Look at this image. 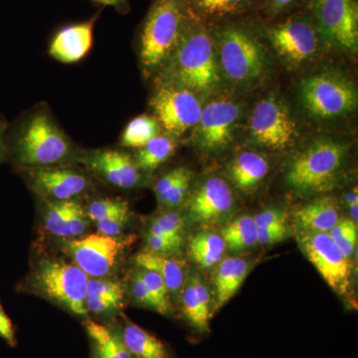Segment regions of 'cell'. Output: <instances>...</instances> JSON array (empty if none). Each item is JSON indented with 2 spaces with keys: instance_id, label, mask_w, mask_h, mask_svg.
Listing matches in <instances>:
<instances>
[{
  "instance_id": "obj_3",
  "label": "cell",
  "mask_w": 358,
  "mask_h": 358,
  "mask_svg": "<svg viewBox=\"0 0 358 358\" xmlns=\"http://www.w3.org/2000/svg\"><path fill=\"white\" fill-rule=\"evenodd\" d=\"M89 277L70 260L43 257L35 261L20 289L35 294L77 317L86 310Z\"/></svg>"
},
{
  "instance_id": "obj_6",
  "label": "cell",
  "mask_w": 358,
  "mask_h": 358,
  "mask_svg": "<svg viewBox=\"0 0 358 358\" xmlns=\"http://www.w3.org/2000/svg\"><path fill=\"white\" fill-rule=\"evenodd\" d=\"M213 40L219 70L233 84L252 86L265 76V49L248 30L239 26H226L218 30Z\"/></svg>"
},
{
  "instance_id": "obj_32",
  "label": "cell",
  "mask_w": 358,
  "mask_h": 358,
  "mask_svg": "<svg viewBox=\"0 0 358 358\" xmlns=\"http://www.w3.org/2000/svg\"><path fill=\"white\" fill-rule=\"evenodd\" d=\"M185 227V219L179 212L167 210L150 221L147 232L182 244Z\"/></svg>"
},
{
  "instance_id": "obj_34",
  "label": "cell",
  "mask_w": 358,
  "mask_h": 358,
  "mask_svg": "<svg viewBox=\"0 0 358 358\" xmlns=\"http://www.w3.org/2000/svg\"><path fill=\"white\" fill-rule=\"evenodd\" d=\"M85 210L91 223L94 224L120 214L129 213L131 212V207L126 200L106 197V199H98L90 202L85 207Z\"/></svg>"
},
{
  "instance_id": "obj_8",
  "label": "cell",
  "mask_w": 358,
  "mask_h": 358,
  "mask_svg": "<svg viewBox=\"0 0 358 358\" xmlns=\"http://www.w3.org/2000/svg\"><path fill=\"white\" fill-rule=\"evenodd\" d=\"M133 240V236H106L95 233L61 240V250L68 260L89 278L113 277Z\"/></svg>"
},
{
  "instance_id": "obj_10",
  "label": "cell",
  "mask_w": 358,
  "mask_h": 358,
  "mask_svg": "<svg viewBox=\"0 0 358 358\" xmlns=\"http://www.w3.org/2000/svg\"><path fill=\"white\" fill-rule=\"evenodd\" d=\"M150 103L160 127L176 138L196 128L203 109L197 94L173 85H157Z\"/></svg>"
},
{
  "instance_id": "obj_26",
  "label": "cell",
  "mask_w": 358,
  "mask_h": 358,
  "mask_svg": "<svg viewBox=\"0 0 358 358\" xmlns=\"http://www.w3.org/2000/svg\"><path fill=\"white\" fill-rule=\"evenodd\" d=\"M92 343V358H133L121 336L103 324L87 320L85 324Z\"/></svg>"
},
{
  "instance_id": "obj_39",
  "label": "cell",
  "mask_w": 358,
  "mask_h": 358,
  "mask_svg": "<svg viewBox=\"0 0 358 358\" xmlns=\"http://www.w3.org/2000/svg\"><path fill=\"white\" fill-rule=\"evenodd\" d=\"M131 216V212L120 214L114 217L98 221V222L94 223V225L96 226V229L100 234L106 235V236H120L129 225Z\"/></svg>"
},
{
  "instance_id": "obj_44",
  "label": "cell",
  "mask_w": 358,
  "mask_h": 358,
  "mask_svg": "<svg viewBox=\"0 0 358 358\" xmlns=\"http://www.w3.org/2000/svg\"><path fill=\"white\" fill-rule=\"evenodd\" d=\"M0 338H3L9 345L15 346L16 345L15 331H14L13 322L6 315L1 303H0Z\"/></svg>"
},
{
  "instance_id": "obj_35",
  "label": "cell",
  "mask_w": 358,
  "mask_h": 358,
  "mask_svg": "<svg viewBox=\"0 0 358 358\" xmlns=\"http://www.w3.org/2000/svg\"><path fill=\"white\" fill-rule=\"evenodd\" d=\"M334 243L348 258H352L357 250V225L350 218L339 219L329 232Z\"/></svg>"
},
{
  "instance_id": "obj_15",
  "label": "cell",
  "mask_w": 358,
  "mask_h": 358,
  "mask_svg": "<svg viewBox=\"0 0 358 358\" xmlns=\"http://www.w3.org/2000/svg\"><path fill=\"white\" fill-rule=\"evenodd\" d=\"M267 33L273 48L293 67L306 64L319 50V33L305 18H288L268 28Z\"/></svg>"
},
{
  "instance_id": "obj_22",
  "label": "cell",
  "mask_w": 358,
  "mask_h": 358,
  "mask_svg": "<svg viewBox=\"0 0 358 358\" xmlns=\"http://www.w3.org/2000/svg\"><path fill=\"white\" fill-rule=\"evenodd\" d=\"M136 267L154 271L164 280L171 298L180 296L186 279L185 268L183 263L169 255H160L152 252L143 251L134 257Z\"/></svg>"
},
{
  "instance_id": "obj_20",
  "label": "cell",
  "mask_w": 358,
  "mask_h": 358,
  "mask_svg": "<svg viewBox=\"0 0 358 358\" xmlns=\"http://www.w3.org/2000/svg\"><path fill=\"white\" fill-rule=\"evenodd\" d=\"M250 272V262L241 257L223 258L214 275L215 301L214 312H218L237 294Z\"/></svg>"
},
{
  "instance_id": "obj_28",
  "label": "cell",
  "mask_w": 358,
  "mask_h": 358,
  "mask_svg": "<svg viewBox=\"0 0 358 358\" xmlns=\"http://www.w3.org/2000/svg\"><path fill=\"white\" fill-rule=\"evenodd\" d=\"M226 248L234 253L247 251L258 244L257 227L253 216L240 215L233 219L221 232Z\"/></svg>"
},
{
  "instance_id": "obj_19",
  "label": "cell",
  "mask_w": 358,
  "mask_h": 358,
  "mask_svg": "<svg viewBox=\"0 0 358 358\" xmlns=\"http://www.w3.org/2000/svg\"><path fill=\"white\" fill-rule=\"evenodd\" d=\"M179 301L186 320L199 331H209L210 292L199 273L192 271L186 275Z\"/></svg>"
},
{
  "instance_id": "obj_18",
  "label": "cell",
  "mask_w": 358,
  "mask_h": 358,
  "mask_svg": "<svg viewBox=\"0 0 358 358\" xmlns=\"http://www.w3.org/2000/svg\"><path fill=\"white\" fill-rule=\"evenodd\" d=\"M101 13L102 9L88 20L59 28L49 43V55L63 64H75L83 60L93 46L94 28Z\"/></svg>"
},
{
  "instance_id": "obj_31",
  "label": "cell",
  "mask_w": 358,
  "mask_h": 358,
  "mask_svg": "<svg viewBox=\"0 0 358 358\" xmlns=\"http://www.w3.org/2000/svg\"><path fill=\"white\" fill-rule=\"evenodd\" d=\"M42 201L45 203L43 213L45 231L51 236L63 239L68 223L81 202L79 200H71V201L42 200Z\"/></svg>"
},
{
  "instance_id": "obj_23",
  "label": "cell",
  "mask_w": 358,
  "mask_h": 358,
  "mask_svg": "<svg viewBox=\"0 0 358 358\" xmlns=\"http://www.w3.org/2000/svg\"><path fill=\"white\" fill-rule=\"evenodd\" d=\"M294 219L303 232L329 233L341 217L336 202L331 197H320L294 212Z\"/></svg>"
},
{
  "instance_id": "obj_12",
  "label": "cell",
  "mask_w": 358,
  "mask_h": 358,
  "mask_svg": "<svg viewBox=\"0 0 358 358\" xmlns=\"http://www.w3.org/2000/svg\"><path fill=\"white\" fill-rule=\"evenodd\" d=\"M303 253L338 294H345L350 287L352 264L334 243L329 233L303 232L298 237Z\"/></svg>"
},
{
  "instance_id": "obj_43",
  "label": "cell",
  "mask_w": 358,
  "mask_h": 358,
  "mask_svg": "<svg viewBox=\"0 0 358 358\" xmlns=\"http://www.w3.org/2000/svg\"><path fill=\"white\" fill-rule=\"evenodd\" d=\"M288 227H257L258 243L261 245L279 243L284 241L288 236Z\"/></svg>"
},
{
  "instance_id": "obj_46",
  "label": "cell",
  "mask_w": 358,
  "mask_h": 358,
  "mask_svg": "<svg viewBox=\"0 0 358 358\" xmlns=\"http://www.w3.org/2000/svg\"><path fill=\"white\" fill-rule=\"evenodd\" d=\"M8 127L6 117L0 114V164H4L8 159L6 141Z\"/></svg>"
},
{
  "instance_id": "obj_40",
  "label": "cell",
  "mask_w": 358,
  "mask_h": 358,
  "mask_svg": "<svg viewBox=\"0 0 358 358\" xmlns=\"http://www.w3.org/2000/svg\"><path fill=\"white\" fill-rule=\"evenodd\" d=\"M145 240L148 248L145 251L160 254V255L171 256V254L176 253L182 246V244L169 239V238L148 232L145 233Z\"/></svg>"
},
{
  "instance_id": "obj_11",
  "label": "cell",
  "mask_w": 358,
  "mask_h": 358,
  "mask_svg": "<svg viewBox=\"0 0 358 358\" xmlns=\"http://www.w3.org/2000/svg\"><path fill=\"white\" fill-rule=\"evenodd\" d=\"M26 185L41 200H79L93 187L91 174L77 166L21 169Z\"/></svg>"
},
{
  "instance_id": "obj_47",
  "label": "cell",
  "mask_w": 358,
  "mask_h": 358,
  "mask_svg": "<svg viewBox=\"0 0 358 358\" xmlns=\"http://www.w3.org/2000/svg\"><path fill=\"white\" fill-rule=\"evenodd\" d=\"M89 1L103 6L114 7L120 13H127L129 11V0H89Z\"/></svg>"
},
{
  "instance_id": "obj_33",
  "label": "cell",
  "mask_w": 358,
  "mask_h": 358,
  "mask_svg": "<svg viewBox=\"0 0 358 358\" xmlns=\"http://www.w3.org/2000/svg\"><path fill=\"white\" fill-rule=\"evenodd\" d=\"M136 270L154 298L157 312L164 315H169L171 313V298L164 280L154 271L141 267H136Z\"/></svg>"
},
{
  "instance_id": "obj_7",
  "label": "cell",
  "mask_w": 358,
  "mask_h": 358,
  "mask_svg": "<svg viewBox=\"0 0 358 358\" xmlns=\"http://www.w3.org/2000/svg\"><path fill=\"white\" fill-rule=\"evenodd\" d=\"M303 107L313 117L336 119L350 114L357 105V92L348 77L327 71L305 78L300 87Z\"/></svg>"
},
{
  "instance_id": "obj_4",
  "label": "cell",
  "mask_w": 358,
  "mask_h": 358,
  "mask_svg": "<svg viewBox=\"0 0 358 358\" xmlns=\"http://www.w3.org/2000/svg\"><path fill=\"white\" fill-rule=\"evenodd\" d=\"M187 16L185 0H155L138 35V56L145 76L157 75L176 50Z\"/></svg>"
},
{
  "instance_id": "obj_30",
  "label": "cell",
  "mask_w": 358,
  "mask_h": 358,
  "mask_svg": "<svg viewBox=\"0 0 358 358\" xmlns=\"http://www.w3.org/2000/svg\"><path fill=\"white\" fill-rule=\"evenodd\" d=\"M162 131L155 115H141L134 117L122 133L120 145L122 148H141L159 136Z\"/></svg>"
},
{
  "instance_id": "obj_27",
  "label": "cell",
  "mask_w": 358,
  "mask_h": 358,
  "mask_svg": "<svg viewBox=\"0 0 358 358\" xmlns=\"http://www.w3.org/2000/svg\"><path fill=\"white\" fill-rule=\"evenodd\" d=\"M178 138L167 134H159L143 148H138L134 160L141 171H152L173 157Z\"/></svg>"
},
{
  "instance_id": "obj_21",
  "label": "cell",
  "mask_w": 358,
  "mask_h": 358,
  "mask_svg": "<svg viewBox=\"0 0 358 358\" xmlns=\"http://www.w3.org/2000/svg\"><path fill=\"white\" fill-rule=\"evenodd\" d=\"M270 164L267 157L256 152H242L228 166L233 185L243 192H252L267 178Z\"/></svg>"
},
{
  "instance_id": "obj_36",
  "label": "cell",
  "mask_w": 358,
  "mask_h": 358,
  "mask_svg": "<svg viewBox=\"0 0 358 358\" xmlns=\"http://www.w3.org/2000/svg\"><path fill=\"white\" fill-rule=\"evenodd\" d=\"M124 294L126 292L122 282L114 278H89L86 296H95L124 303Z\"/></svg>"
},
{
  "instance_id": "obj_16",
  "label": "cell",
  "mask_w": 358,
  "mask_h": 358,
  "mask_svg": "<svg viewBox=\"0 0 358 358\" xmlns=\"http://www.w3.org/2000/svg\"><path fill=\"white\" fill-rule=\"evenodd\" d=\"M79 164L112 187L131 190L143 182V171L128 152L115 148L84 150Z\"/></svg>"
},
{
  "instance_id": "obj_17",
  "label": "cell",
  "mask_w": 358,
  "mask_h": 358,
  "mask_svg": "<svg viewBox=\"0 0 358 358\" xmlns=\"http://www.w3.org/2000/svg\"><path fill=\"white\" fill-rule=\"evenodd\" d=\"M234 209V195L224 179H205L190 195L188 215L199 225H214L226 220Z\"/></svg>"
},
{
  "instance_id": "obj_37",
  "label": "cell",
  "mask_w": 358,
  "mask_h": 358,
  "mask_svg": "<svg viewBox=\"0 0 358 358\" xmlns=\"http://www.w3.org/2000/svg\"><path fill=\"white\" fill-rule=\"evenodd\" d=\"M192 173L188 169L182 178L179 179L176 185L173 186L162 201L159 202L160 208L164 210H173L178 208L183 202L185 201L188 192H189L190 185H192Z\"/></svg>"
},
{
  "instance_id": "obj_25",
  "label": "cell",
  "mask_w": 358,
  "mask_h": 358,
  "mask_svg": "<svg viewBox=\"0 0 358 358\" xmlns=\"http://www.w3.org/2000/svg\"><path fill=\"white\" fill-rule=\"evenodd\" d=\"M226 248L221 234L211 231H200L189 242V256L202 268L215 267L225 255Z\"/></svg>"
},
{
  "instance_id": "obj_24",
  "label": "cell",
  "mask_w": 358,
  "mask_h": 358,
  "mask_svg": "<svg viewBox=\"0 0 358 358\" xmlns=\"http://www.w3.org/2000/svg\"><path fill=\"white\" fill-rule=\"evenodd\" d=\"M124 317L121 338L133 358H173L166 345L140 326Z\"/></svg>"
},
{
  "instance_id": "obj_29",
  "label": "cell",
  "mask_w": 358,
  "mask_h": 358,
  "mask_svg": "<svg viewBox=\"0 0 358 358\" xmlns=\"http://www.w3.org/2000/svg\"><path fill=\"white\" fill-rule=\"evenodd\" d=\"M257 0H185L188 9L199 18H222L248 10Z\"/></svg>"
},
{
  "instance_id": "obj_14",
  "label": "cell",
  "mask_w": 358,
  "mask_h": 358,
  "mask_svg": "<svg viewBox=\"0 0 358 358\" xmlns=\"http://www.w3.org/2000/svg\"><path fill=\"white\" fill-rule=\"evenodd\" d=\"M241 108L228 98L212 100L202 109L195 128V141L200 150L216 152L224 150L234 140L239 127Z\"/></svg>"
},
{
  "instance_id": "obj_42",
  "label": "cell",
  "mask_w": 358,
  "mask_h": 358,
  "mask_svg": "<svg viewBox=\"0 0 358 358\" xmlns=\"http://www.w3.org/2000/svg\"><path fill=\"white\" fill-rule=\"evenodd\" d=\"M187 171L188 169H185V167H176V169L162 176L155 182V196H157V203L166 197L167 193L173 189V186L176 185V182L182 178L183 174Z\"/></svg>"
},
{
  "instance_id": "obj_5",
  "label": "cell",
  "mask_w": 358,
  "mask_h": 358,
  "mask_svg": "<svg viewBox=\"0 0 358 358\" xmlns=\"http://www.w3.org/2000/svg\"><path fill=\"white\" fill-rule=\"evenodd\" d=\"M348 147L333 138L312 141L294 155L286 173L289 187L301 194L331 192L343 178Z\"/></svg>"
},
{
  "instance_id": "obj_1",
  "label": "cell",
  "mask_w": 358,
  "mask_h": 358,
  "mask_svg": "<svg viewBox=\"0 0 358 358\" xmlns=\"http://www.w3.org/2000/svg\"><path fill=\"white\" fill-rule=\"evenodd\" d=\"M7 155L20 169L77 166L83 154L47 103L26 110L7 129Z\"/></svg>"
},
{
  "instance_id": "obj_2",
  "label": "cell",
  "mask_w": 358,
  "mask_h": 358,
  "mask_svg": "<svg viewBox=\"0 0 358 358\" xmlns=\"http://www.w3.org/2000/svg\"><path fill=\"white\" fill-rule=\"evenodd\" d=\"M215 45L201 20L188 9L176 50L157 74V85H173L193 93L208 94L220 83Z\"/></svg>"
},
{
  "instance_id": "obj_45",
  "label": "cell",
  "mask_w": 358,
  "mask_h": 358,
  "mask_svg": "<svg viewBox=\"0 0 358 358\" xmlns=\"http://www.w3.org/2000/svg\"><path fill=\"white\" fill-rule=\"evenodd\" d=\"M298 2L299 0H268V13L271 15H277V14L288 10L289 8H291Z\"/></svg>"
},
{
  "instance_id": "obj_13",
  "label": "cell",
  "mask_w": 358,
  "mask_h": 358,
  "mask_svg": "<svg viewBox=\"0 0 358 358\" xmlns=\"http://www.w3.org/2000/svg\"><path fill=\"white\" fill-rule=\"evenodd\" d=\"M317 32L339 50L357 51L358 14L355 0H315Z\"/></svg>"
},
{
  "instance_id": "obj_9",
  "label": "cell",
  "mask_w": 358,
  "mask_h": 358,
  "mask_svg": "<svg viewBox=\"0 0 358 358\" xmlns=\"http://www.w3.org/2000/svg\"><path fill=\"white\" fill-rule=\"evenodd\" d=\"M252 143L272 150H285L298 140V126L286 103L270 96L256 103L248 121Z\"/></svg>"
},
{
  "instance_id": "obj_38",
  "label": "cell",
  "mask_w": 358,
  "mask_h": 358,
  "mask_svg": "<svg viewBox=\"0 0 358 358\" xmlns=\"http://www.w3.org/2000/svg\"><path fill=\"white\" fill-rule=\"evenodd\" d=\"M129 294L131 299L136 305L140 307L150 308L157 312V305L152 294H150L145 282L141 280L138 271L134 270L133 277H131V284H129Z\"/></svg>"
},
{
  "instance_id": "obj_41",
  "label": "cell",
  "mask_w": 358,
  "mask_h": 358,
  "mask_svg": "<svg viewBox=\"0 0 358 358\" xmlns=\"http://www.w3.org/2000/svg\"><path fill=\"white\" fill-rule=\"evenodd\" d=\"M257 227H288V218L278 208L264 209L253 216Z\"/></svg>"
}]
</instances>
